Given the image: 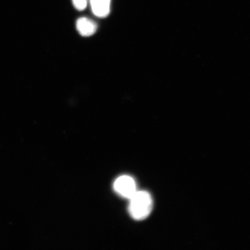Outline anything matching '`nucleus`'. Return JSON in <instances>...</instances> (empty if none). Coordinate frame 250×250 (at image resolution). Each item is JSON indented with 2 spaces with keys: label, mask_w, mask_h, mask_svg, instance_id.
I'll return each instance as SVG.
<instances>
[{
  "label": "nucleus",
  "mask_w": 250,
  "mask_h": 250,
  "mask_svg": "<svg viewBox=\"0 0 250 250\" xmlns=\"http://www.w3.org/2000/svg\"><path fill=\"white\" fill-rule=\"evenodd\" d=\"M130 199L129 211L134 220L142 221L147 218L152 210L153 200L149 193L137 191Z\"/></svg>",
  "instance_id": "obj_1"
},
{
  "label": "nucleus",
  "mask_w": 250,
  "mask_h": 250,
  "mask_svg": "<svg viewBox=\"0 0 250 250\" xmlns=\"http://www.w3.org/2000/svg\"><path fill=\"white\" fill-rule=\"evenodd\" d=\"M114 189L118 195L129 199L137 191L136 181L129 176L118 177L114 183Z\"/></svg>",
  "instance_id": "obj_2"
},
{
  "label": "nucleus",
  "mask_w": 250,
  "mask_h": 250,
  "mask_svg": "<svg viewBox=\"0 0 250 250\" xmlns=\"http://www.w3.org/2000/svg\"><path fill=\"white\" fill-rule=\"evenodd\" d=\"M76 27L78 32L83 37L93 35L98 29V26L95 21L87 18L78 19Z\"/></svg>",
  "instance_id": "obj_3"
},
{
  "label": "nucleus",
  "mask_w": 250,
  "mask_h": 250,
  "mask_svg": "<svg viewBox=\"0 0 250 250\" xmlns=\"http://www.w3.org/2000/svg\"><path fill=\"white\" fill-rule=\"evenodd\" d=\"M111 0H90L94 15L99 18L107 17L110 12Z\"/></svg>",
  "instance_id": "obj_4"
},
{
  "label": "nucleus",
  "mask_w": 250,
  "mask_h": 250,
  "mask_svg": "<svg viewBox=\"0 0 250 250\" xmlns=\"http://www.w3.org/2000/svg\"><path fill=\"white\" fill-rule=\"evenodd\" d=\"M73 5L77 10L83 11L86 7L87 0H72Z\"/></svg>",
  "instance_id": "obj_5"
}]
</instances>
